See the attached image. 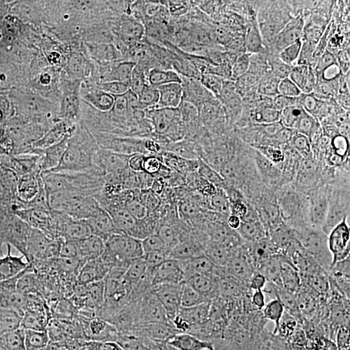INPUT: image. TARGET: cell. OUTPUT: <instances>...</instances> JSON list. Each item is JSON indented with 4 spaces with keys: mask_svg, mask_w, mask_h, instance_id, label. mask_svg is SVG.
I'll return each instance as SVG.
<instances>
[{
    "mask_svg": "<svg viewBox=\"0 0 350 350\" xmlns=\"http://www.w3.org/2000/svg\"><path fill=\"white\" fill-rule=\"evenodd\" d=\"M195 176L226 192L248 189L261 179L258 166L237 163L202 165L196 169Z\"/></svg>",
    "mask_w": 350,
    "mask_h": 350,
    "instance_id": "4fadbf2b",
    "label": "cell"
},
{
    "mask_svg": "<svg viewBox=\"0 0 350 350\" xmlns=\"http://www.w3.org/2000/svg\"><path fill=\"white\" fill-rule=\"evenodd\" d=\"M291 312L293 310L279 306H271L261 310L256 319L257 338L271 345L286 342L284 331Z\"/></svg>",
    "mask_w": 350,
    "mask_h": 350,
    "instance_id": "9a60e30c",
    "label": "cell"
},
{
    "mask_svg": "<svg viewBox=\"0 0 350 350\" xmlns=\"http://www.w3.org/2000/svg\"><path fill=\"white\" fill-rule=\"evenodd\" d=\"M237 66L240 86L257 100L280 86L291 75L287 49L258 30L239 44Z\"/></svg>",
    "mask_w": 350,
    "mask_h": 350,
    "instance_id": "277c9868",
    "label": "cell"
},
{
    "mask_svg": "<svg viewBox=\"0 0 350 350\" xmlns=\"http://www.w3.org/2000/svg\"><path fill=\"white\" fill-rule=\"evenodd\" d=\"M199 295L192 288L161 291L138 279L117 332L100 345H166L201 342L188 331L187 314Z\"/></svg>",
    "mask_w": 350,
    "mask_h": 350,
    "instance_id": "6da1fadb",
    "label": "cell"
},
{
    "mask_svg": "<svg viewBox=\"0 0 350 350\" xmlns=\"http://www.w3.org/2000/svg\"><path fill=\"white\" fill-rule=\"evenodd\" d=\"M295 156L299 170L310 175L350 166V142L308 137L297 142Z\"/></svg>",
    "mask_w": 350,
    "mask_h": 350,
    "instance_id": "30bf717a",
    "label": "cell"
},
{
    "mask_svg": "<svg viewBox=\"0 0 350 350\" xmlns=\"http://www.w3.org/2000/svg\"><path fill=\"white\" fill-rule=\"evenodd\" d=\"M146 257L126 244H118L96 263L86 276L68 288V295L75 300L88 301L107 289L125 282L134 273H142Z\"/></svg>",
    "mask_w": 350,
    "mask_h": 350,
    "instance_id": "52a82bcc",
    "label": "cell"
},
{
    "mask_svg": "<svg viewBox=\"0 0 350 350\" xmlns=\"http://www.w3.org/2000/svg\"><path fill=\"white\" fill-rule=\"evenodd\" d=\"M81 163H82L85 167L94 169L100 163V153L95 150V148H90V150H85L81 154Z\"/></svg>",
    "mask_w": 350,
    "mask_h": 350,
    "instance_id": "d6986e66",
    "label": "cell"
},
{
    "mask_svg": "<svg viewBox=\"0 0 350 350\" xmlns=\"http://www.w3.org/2000/svg\"><path fill=\"white\" fill-rule=\"evenodd\" d=\"M325 325L321 310L291 312L288 317L284 338L286 342L301 350H313L325 332Z\"/></svg>",
    "mask_w": 350,
    "mask_h": 350,
    "instance_id": "5bb4252c",
    "label": "cell"
},
{
    "mask_svg": "<svg viewBox=\"0 0 350 350\" xmlns=\"http://www.w3.org/2000/svg\"><path fill=\"white\" fill-rule=\"evenodd\" d=\"M49 350H82V344H72V345H65V347L52 348Z\"/></svg>",
    "mask_w": 350,
    "mask_h": 350,
    "instance_id": "ffe728a7",
    "label": "cell"
},
{
    "mask_svg": "<svg viewBox=\"0 0 350 350\" xmlns=\"http://www.w3.org/2000/svg\"><path fill=\"white\" fill-rule=\"evenodd\" d=\"M296 144L297 142H292L282 134L270 130L263 147L260 175L263 183L273 191L293 172L299 170L295 156Z\"/></svg>",
    "mask_w": 350,
    "mask_h": 350,
    "instance_id": "7c38bea8",
    "label": "cell"
},
{
    "mask_svg": "<svg viewBox=\"0 0 350 350\" xmlns=\"http://www.w3.org/2000/svg\"><path fill=\"white\" fill-rule=\"evenodd\" d=\"M318 201L309 217H350V166L313 174Z\"/></svg>",
    "mask_w": 350,
    "mask_h": 350,
    "instance_id": "8fae6325",
    "label": "cell"
},
{
    "mask_svg": "<svg viewBox=\"0 0 350 350\" xmlns=\"http://www.w3.org/2000/svg\"><path fill=\"white\" fill-rule=\"evenodd\" d=\"M325 325L338 338L350 342V309L342 305L325 302L322 306Z\"/></svg>",
    "mask_w": 350,
    "mask_h": 350,
    "instance_id": "2e32d148",
    "label": "cell"
},
{
    "mask_svg": "<svg viewBox=\"0 0 350 350\" xmlns=\"http://www.w3.org/2000/svg\"><path fill=\"white\" fill-rule=\"evenodd\" d=\"M270 127L258 122L230 124L215 130L201 150L204 165L237 163L258 166Z\"/></svg>",
    "mask_w": 350,
    "mask_h": 350,
    "instance_id": "8992f818",
    "label": "cell"
},
{
    "mask_svg": "<svg viewBox=\"0 0 350 350\" xmlns=\"http://www.w3.org/2000/svg\"><path fill=\"white\" fill-rule=\"evenodd\" d=\"M332 13L336 17L338 26L341 33H347L348 37L350 36V3H336V5H334Z\"/></svg>",
    "mask_w": 350,
    "mask_h": 350,
    "instance_id": "e0dca14e",
    "label": "cell"
},
{
    "mask_svg": "<svg viewBox=\"0 0 350 350\" xmlns=\"http://www.w3.org/2000/svg\"><path fill=\"white\" fill-rule=\"evenodd\" d=\"M4 237H5V227H4V224L0 221V244L4 240Z\"/></svg>",
    "mask_w": 350,
    "mask_h": 350,
    "instance_id": "7402d4cb",
    "label": "cell"
},
{
    "mask_svg": "<svg viewBox=\"0 0 350 350\" xmlns=\"http://www.w3.org/2000/svg\"><path fill=\"white\" fill-rule=\"evenodd\" d=\"M260 312L199 295L188 310V331L209 350L237 345L256 336Z\"/></svg>",
    "mask_w": 350,
    "mask_h": 350,
    "instance_id": "3957f363",
    "label": "cell"
},
{
    "mask_svg": "<svg viewBox=\"0 0 350 350\" xmlns=\"http://www.w3.org/2000/svg\"><path fill=\"white\" fill-rule=\"evenodd\" d=\"M200 275L202 297L252 310L279 306L297 312L291 299L293 276L253 273L248 275H226L225 273L217 274L215 271H202Z\"/></svg>",
    "mask_w": 350,
    "mask_h": 350,
    "instance_id": "7a4b0ae2",
    "label": "cell"
},
{
    "mask_svg": "<svg viewBox=\"0 0 350 350\" xmlns=\"http://www.w3.org/2000/svg\"><path fill=\"white\" fill-rule=\"evenodd\" d=\"M275 215L279 221L309 217L318 201V185L313 175L296 170L274 189Z\"/></svg>",
    "mask_w": 350,
    "mask_h": 350,
    "instance_id": "9c48e42d",
    "label": "cell"
},
{
    "mask_svg": "<svg viewBox=\"0 0 350 350\" xmlns=\"http://www.w3.org/2000/svg\"><path fill=\"white\" fill-rule=\"evenodd\" d=\"M328 302L338 304L350 309V284L340 287L334 293H331L328 297Z\"/></svg>",
    "mask_w": 350,
    "mask_h": 350,
    "instance_id": "ac0fdd59",
    "label": "cell"
},
{
    "mask_svg": "<svg viewBox=\"0 0 350 350\" xmlns=\"http://www.w3.org/2000/svg\"><path fill=\"white\" fill-rule=\"evenodd\" d=\"M176 200L193 218L204 225L219 224L228 209V193L201 180L189 178L183 180L175 192Z\"/></svg>",
    "mask_w": 350,
    "mask_h": 350,
    "instance_id": "ba28073f",
    "label": "cell"
},
{
    "mask_svg": "<svg viewBox=\"0 0 350 350\" xmlns=\"http://www.w3.org/2000/svg\"><path fill=\"white\" fill-rule=\"evenodd\" d=\"M140 274L134 273L121 284L86 301L88 308L79 322V340L83 348L100 345L117 332L133 300Z\"/></svg>",
    "mask_w": 350,
    "mask_h": 350,
    "instance_id": "5b68a950",
    "label": "cell"
},
{
    "mask_svg": "<svg viewBox=\"0 0 350 350\" xmlns=\"http://www.w3.org/2000/svg\"><path fill=\"white\" fill-rule=\"evenodd\" d=\"M274 350H301L299 348H296V347H292V345H289L287 342H283V344H278V345H274Z\"/></svg>",
    "mask_w": 350,
    "mask_h": 350,
    "instance_id": "44dd1931",
    "label": "cell"
}]
</instances>
